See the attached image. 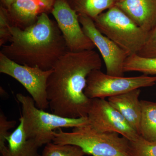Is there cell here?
I'll list each match as a JSON object with an SVG mask.
<instances>
[{"label": "cell", "instance_id": "6da1fadb", "mask_svg": "<svg viewBox=\"0 0 156 156\" xmlns=\"http://www.w3.org/2000/svg\"><path fill=\"white\" fill-rule=\"evenodd\" d=\"M102 60L94 50L68 51L53 66L47 92L53 113L66 118L87 117L91 99L84 93L88 76L101 69Z\"/></svg>", "mask_w": 156, "mask_h": 156}, {"label": "cell", "instance_id": "7a4b0ae2", "mask_svg": "<svg viewBox=\"0 0 156 156\" xmlns=\"http://www.w3.org/2000/svg\"><path fill=\"white\" fill-rule=\"evenodd\" d=\"M10 30L9 44L1 47L0 52L18 64L49 70L69 51L56 21L46 12L28 28L11 26Z\"/></svg>", "mask_w": 156, "mask_h": 156}, {"label": "cell", "instance_id": "3957f363", "mask_svg": "<svg viewBox=\"0 0 156 156\" xmlns=\"http://www.w3.org/2000/svg\"><path fill=\"white\" fill-rule=\"evenodd\" d=\"M53 134L54 143L77 146L92 156H130L128 140L115 132L97 131L89 124L70 132L59 128Z\"/></svg>", "mask_w": 156, "mask_h": 156}, {"label": "cell", "instance_id": "277c9868", "mask_svg": "<svg viewBox=\"0 0 156 156\" xmlns=\"http://www.w3.org/2000/svg\"><path fill=\"white\" fill-rule=\"evenodd\" d=\"M21 105L23 129L27 137L33 140L39 147L53 142L54 131L62 128H74L89 124L87 117L71 119L50 113L36 106L30 96L16 95Z\"/></svg>", "mask_w": 156, "mask_h": 156}, {"label": "cell", "instance_id": "5b68a950", "mask_svg": "<svg viewBox=\"0 0 156 156\" xmlns=\"http://www.w3.org/2000/svg\"><path fill=\"white\" fill-rule=\"evenodd\" d=\"M93 20L98 30L128 56L137 54L145 43L148 33L115 5Z\"/></svg>", "mask_w": 156, "mask_h": 156}, {"label": "cell", "instance_id": "8992f818", "mask_svg": "<svg viewBox=\"0 0 156 156\" xmlns=\"http://www.w3.org/2000/svg\"><path fill=\"white\" fill-rule=\"evenodd\" d=\"M156 84V76H115L96 69L88 76L84 93L90 99L108 98L134 89L152 87Z\"/></svg>", "mask_w": 156, "mask_h": 156}, {"label": "cell", "instance_id": "52a82bcc", "mask_svg": "<svg viewBox=\"0 0 156 156\" xmlns=\"http://www.w3.org/2000/svg\"><path fill=\"white\" fill-rule=\"evenodd\" d=\"M52 71L18 64L0 52V73L19 82L30 94L36 106L44 110L49 108L47 82Z\"/></svg>", "mask_w": 156, "mask_h": 156}, {"label": "cell", "instance_id": "ba28073f", "mask_svg": "<svg viewBox=\"0 0 156 156\" xmlns=\"http://www.w3.org/2000/svg\"><path fill=\"white\" fill-rule=\"evenodd\" d=\"M87 117L89 125L100 132H115L129 141L140 135L105 98L91 99Z\"/></svg>", "mask_w": 156, "mask_h": 156}, {"label": "cell", "instance_id": "9c48e42d", "mask_svg": "<svg viewBox=\"0 0 156 156\" xmlns=\"http://www.w3.org/2000/svg\"><path fill=\"white\" fill-rule=\"evenodd\" d=\"M79 20L84 33L100 52L106 67V73L115 76H124V66L128 53L96 28L94 20L83 14H78Z\"/></svg>", "mask_w": 156, "mask_h": 156}, {"label": "cell", "instance_id": "30bf717a", "mask_svg": "<svg viewBox=\"0 0 156 156\" xmlns=\"http://www.w3.org/2000/svg\"><path fill=\"white\" fill-rule=\"evenodd\" d=\"M70 52L93 50L95 45L85 34L79 15L66 0H55L51 11Z\"/></svg>", "mask_w": 156, "mask_h": 156}, {"label": "cell", "instance_id": "8fae6325", "mask_svg": "<svg viewBox=\"0 0 156 156\" xmlns=\"http://www.w3.org/2000/svg\"><path fill=\"white\" fill-rule=\"evenodd\" d=\"M115 5L146 32L156 25V0H121Z\"/></svg>", "mask_w": 156, "mask_h": 156}, {"label": "cell", "instance_id": "7c38bea8", "mask_svg": "<svg viewBox=\"0 0 156 156\" xmlns=\"http://www.w3.org/2000/svg\"><path fill=\"white\" fill-rule=\"evenodd\" d=\"M140 89H136L108 98L110 104L124 117L128 124L140 135L141 104Z\"/></svg>", "mask_w": 156, "mask_h": 156}, {"label": "cell", "instance_id": "4fadbf2b", "mask_svg": "<svg viewBox=\"0 0 156 156\" xmlns=\"http://www.w3.org/2000/svg\"><path fill=\"white\" fill-rule=\"evenodd\" d=\"M8 11L12 26L22 30L34 25L39 15L46 12L38 0H16Z\"/></svg>", "mask_w": 156, "mask_h": 156}, {"label": "cell", "instance_id": "5bb4252c", "mask_svg": "<svg viewBox=\"0 0 156 156\" xmlns=\"http://www.w3.org/2000/svg\"><path fill=\"white\" fill-rule=\"evenodd\" d=\"M19 121V125L6 138L8 145L0 153L1 156H41L38 152L39 147L34 140L27 137L22 117Z\"/></svg>", "mask_w": 156, "mask_h": 156}, {"label": "cell", "instance_id": "9a60e30c", "mask_svg": "<svg viewBox=\"0 0 156 156\" xmlns=\"http://www.w3.org/2000/svg\"><path fill=\"white\" fill-rule=\"evenodd\" d=\"M140 135L149 141H156V102L140 100Z\"/></svg>", "mask_w": 156, "mask_h": 156}, {"label": "cell", "instance_id": "2e32d148", "mask_svg": "<svg viewBox=\"0 0 156 156\" xmlns=\"http://www.w3.org/2000/svg\"><path fill=\"white\" fill-rule=\"evenodd\" d=\"M70 7L78 14L94 19L104 11L115 5L114 0H66Z\"/></svg>", "mask_w": 156, "mask_h": 156}, {"label": "cell", "instance_id": "e0dca14e", "mask_svg": "<svg viewBox=\"0 0 156 156\" xmlns=\"http://www.w3.org/2000/svg\"><path fill=\"white\" fill-rule=\"evenodd\" d=\"M125 72H137L145 75H156V57L145 58L133 54L127 57L124 64Z\"/></svg>", "mask_w": 156, "mask_h": 156}, {"label": "cell", "instance_id": "ac0fdd59", "mask_svg": "<svg viewBox=\"0 0 156 156\" xmlns=\"http://www.w3.org/2000/svg\"><path fill=\"white\" fill-rule=\"evenodd\" d=\"M86 154L77 146L49 143L46 146L42 156H84Z\"/></svg>", "mask_w": 156, "mask_h": 156}, {"label": "cell", "instance_id": "d6986e66", "mask_svg": "<svg viewBox=\"0 0 156 156\" xmlns=\"http://www.w3.org/2000/svg\"><path fill=\"white\" fill-rule=\"evenodd\" d=\"M129 152L130 156H156V141H148L139 135L130 141Z\"/></svg>", "mask_w": 156, "mask_h": 156}, {"label": "cell", "instance_id": "ffe728a7", "mask_svg": "<svg viewBox=\"0 0 156 156\" xmlns=\"http://www.w3.org/2000/svg\"><path fill=\"white\" fill-rule=\"evenodd\" d=\"M11 25L9 11L2 5L0 6V46L9 42L11 37Z\"/></svg>", "mask_w": 156, "mask_h": 156}, {"label": "cell", "instance_id": "44dd1931", "mask_svg": "<svg viewBox=\"0 0 156 156\" xmlns=\"http://www.w3.org/2000/svg\"><path fill=\"white\" fill-rule=\"evenodd\" d=\"M137 55L145 58L156 57V25L148 33L145 43Z\"/></svg>", "mask_w": 156, "mask_h": 156}, {"label": "cell", "instance_id": "7402d4cb", "mask_svg": "<svg viewBox=\"0 0 156 156\" xmlns=\"http://www.w3.org/2000/svg\"><path fill=\"white\" fill-rule=\"evenodd\" d=\"M15 121H9L5 115L1 111L0 113V153L5 149L7 146L6 138L11 133L9 131L16 126Z\"/></svg>", "mask_w": 156, "mask_h": 156}, {"label": "cell", "instance_id": "603a6c76", "mask_svg": "<svg viewBox=\"0 0 156 156\" xmlns=\"http://www.w3.org/2000/svg\"><path fill=\"white\" fill-rule=\"evenodd\" d=\"M43 6L45 12H51L53 9L55 0H38Z\"/></svg>", "mask_w": 156, "mask_h": 156}, {"label": "cell", "instance_id": "cb8c5ba5", "mask_svg": "<svg viewBox=\"0 0 156 156\" xmlns=\"http://www.w3.org/2000/svg\"><path fill=\"white\" fill-rule=\"evenodd\" d=\"M16 0H1V5L6 9L9 10L11 5Z\"/></svg>", "mask_w": 156, "mask_h": 156}, {"label": "cell", "instance_id": "d4e9b609", "mask_svg": "<svg viewBox=\"0 0 156 156\" xmlns=\"http://www.w3.org/2000/svg\"><path fill=\"white\" fill-rule=\"evenodd\" d=\"M1 95L2 97L3 96H5L6 95V92L5 90L3 89V88L2 87H1Z\"/></svg>", "mask_w": 156, "mask_h": 156}, {"label": "cell", "instance_id": "484cf974", "mask_svg": "<svg viewBox=\"0 0 156 156\" xmlns=\"http://www.w3.org/2000/svg\"><path fill=\"white\" fill-rule=\"evenodd\" d=\"M114 1L115 2H119V1H121V0H114Z\"/></svg>", "mask_w": 156, "mask_h": 156}]
</instances>
